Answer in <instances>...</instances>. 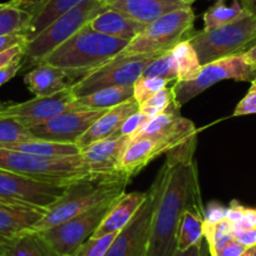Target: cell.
<instances>
[{"mask_svg":"<svg viewBox=\"0 0 256 256\" xmlns=\"http://www.w3.org/2000/svg\"><path fill=\"white\" fill-rule=\"evenodd\" d=\"M162 154H167V148L160 141L150 138L130 140L116 171L131 178Z\"/></svg>","mask_w":256,"mask_h":256,"instance_id":"ffe728a7","label":"cell"},{"mask_svg":"<svg viewBox=\"0 0 256 256\" xmlns=\"http://www.w3.org/2000/svg\"><path fill=\"white\" fill-rule=\"evenodd\" d=\"M120 198L103 201L49 230L40 231L42 236L59 256H73L80 245L92 238Z\"/></svg>","mask_w":256,"mask_h":256,"instance_id":"30bf717a","label":"cell"},{"mask_svg":"<svg viewBox=\"0 0 256 256\" xmlns=\"http://www.w3.org/2000/svg\"><path fill=\"white\" fill-rule=\"evenodd\" d=\"M174 256H204L202 252V242H198L196 245L191 246L184 251L177 250Z\"/></svg>","mask_w":256,"mask_h":256,"instance_id":"681fc988","label":"cell"},{"mask_svg":"<svg viewBox=\"0 0 256 256\" xmlns=\"http://www.w3.org/2000/svg\"><path fill=\"white\" fill-rule=\"evenodd\" d=\"M140 104L134 98L126 100L116 107L110 108L103 113L100 118H98L92 127L80 137L77 141V146L80 147V151L86 147L90 146L92 144L102 140L112 138L113 134L120 130L122 123L127 120L128 117L134 113L138 112Z\"/></svg>","mask_w":256,"mask_h":256,"instance_id":"e0dca14e","label":"cell"},{"mask_svg":"<svg viewBox=\"0 0 256 256\" xmlns=\"http://www.w3.org/2000/svg\"><path fill=\"white\" fill-rule=\"evenodd\" d=\"M6 256H59L38 231L29 230L9 238Z\"/></svg>","mask_w":256,"mask_h":256,"instance_id":"484cf974","label":"cell"},{"mask_svg":"<svg viewBox=\"0 0 256 256\" xmlns=\"http://www.w3.org/2000/svg\"><path fill=\"white\" fill-rule=\"evenodd\" d=\"M182 2H184V3L186 4V6H191V4L194 3L195 0H182Z\"/></svg>","mask_w":256,"mask_h":256,"instance_id":"db71d44e","label":"cell"},{"mask_svg":"<svg viewBox=\"0 0 256 256\" xmlns=\"http://www.w3.org/2000/svg\"><path fill=\"white\" fill-rule=\"evenodd\" d=\"M88 26L96 32L113 36V38L123 39L128 43L138 33L144 30L146 26L134 20L130 16L113 9L107 8L104 12L98 14L96 18L88 23Z\"/></svg>","mask_w":256,"mask_h":256,"instance_id":"603a6c76","label":"cell"},{"mask_svg":"<svg viewBox=\"0 0 256 256\" xmlns=\"http://www.w3.org/2000/svg\"><path fill=\"white\" fill-rule=\"evenodd\" d=\"M248 16L238 0H234L231 6H226L225 0H218L204 14V29L220 28Z\"/></svg>","mask_w":256,"mask_h":256,"instance_id":"f546056e","label":"cell"},{"mask_svg":"<svg viewBox=\"0 0 256 256\" xmlns=\"http://www.w3.org/2000/svg\"><path fill=\"white\" fill-rule=\"evenodd\" d=\"M245 12L250 16H256V0H238Z\"/></svg>","mask_w":256,"mask_h":256,"instance_id":"f907efd6","label":"cell"},{"mask_svg":"<svg viewBox=\"0 0 256 256\" xmlns=\"http://www.w3.org/2000/svg\"><path fill=\"white\" fill-rule=\"evenodd\" d=\"M194 24L195 13L191 6L176 9L147 24L144 30L127 44L120 54L134 56L171 50L174 46L187 40L194 34Z\"/></svg>","mask_w":256,"mask_h":256,"instance_id":"52a82bcc","label":"cell"},{"mask_svg":"<svg viewBox=\"0 0 256 256\" xmlns=\"http://www.w3.org/2000/svg\"><path fill=\"white\" fill-rule=\"evenodd\" d=\"M150 120H151V118H150L148 116L144 114V113L140 112V110L134 113V114L130 116V117L122 123L120 130L113 134L112 138H117V137H130V138H131V137L134 136V134H136Z\"/></svg>","mask_w":256,"mask_h":256,"instance_id":"74e56055","label":"cell"},{"mask_svg":"<svg viewBox=\"0 0 256 256\" xmlns=\"http://www.w3.org/2000/svg\"><path fill=\"white\" fill-rule=\"evenodd\" d=\"M232 224L228 220H222L218 224H205L204 222V238H206L208 245V252L212 254L216 248L228 242L232 235Z\"/></svg>","mask_w":256,"mask_h":256,"instance_id":"d6a6232c","label":"cell"},{"mask_svg":"<svg viewBox=\"0 0 256 256\" xmlns=\"http://www.w3.org/2000/svg\"><path fill=\"white\" fill-rule=\"evenodd\" d=\"M228 208L218 201H211L206 208H204V222L205 224H218L220 221L226 220Z\"/></svg>","mask_w":256,"mask_h":256,"instance_id":"ab89813d","label":"cell"},{"mask_svg":"<svg viewBox=\"0 0 256 256\" xmlns=\"http://www.w3.org/2000/svg\"><path fill=\"white\" fill-rule=\"evenodd\" d=\"M22 68H23V56H18L13 63L9 64L8 67L2 68L0 70V87L8 83L10 80H13Z\"/></svg>","mask_w":256,"mask_h":256,"instance_id":"b9f144b4","label":"cell"},{"mask_svg":"<svg viewBox=\"0 0 256 256\" xmlns=\"http://www.w3.org/2000/svg\"><path fill=\"white\" fill-rule=\"evenodd\" d=\"M82 2L83 0H46L43 6L36 9V13L32 16V20L26 33L28 42L36 38L56 19L72 10ZM102 2H107V0H102Z\"/></svg>","mask_w":256,"mask_h":256,"instance_id":"d4e9b609","label":"cell"},{"mask_svg":"<svg viewBox=\"0 0 256 256\" xmlns=\"http://www.w3.org/2000/svg\"><path fill=\"white\" fill-rule=\"evenodd\" d=\"M161 53L118 54L100 67L88 72L72 87L74 98L84 97L96 90L110 87H128L134 86L144 73V68Z\"/></svg>","mask_w":256,"mask_h":256,"instance_id":"ba28073f","label":"cell"},{"mask_svg":"<svg viewBox=\"0 0 256 256\" xmlns=\"http://www.w3.org/2000/svg\"><path fill=\"white\" fill-rule=\"evenodd\" d=\"M246 250L245 246L241 242H238L235 238H230L228 242L224 244L218 248H216L211 256H240L244 251Z\"/></svg>","mask_w":256,"mask_h":256,"instance_id":"60d3db41","label":"cell"},{"mask_svg":"<svg viewBox=\"0 0 256 256\" xmlns=\"http://www.w3.org/2000/svg\"><path fill=\"white\" fill-rule=\"evenodd\" d=\"M164 174L166 166L164 164L147 191V198L144 205L137 211L131 222L116 235L104 256H144L151 231L152 215L164 184Z\"/></svg>","mask_w":256,"mask_h":256,"instance_id":"8fae6325","label":"cell"},{"mask_svg":"<svg viewBox=\"0 0 256 256\" xmlns=\"http://www.w3.org/2000/svg\"><path fill=\"white\" fill-rule=\"evenodd\" d=\"M142 76L144 77L161 78V80H166L168 82L177 80L176 63H174L171 50L158 54L154 60L150 62L147 67L144 68Z\"/></svg>","mask_w":256,"mask_h":256,"instance_id":"1f68e13d","label":"cell"},{"mask_svg":"<svg viewBox=\"0 0 256 256\" xmlns=\"http://www.w3.org/2000/svg\"><path fill=\"white\" fill-rule=\"evenodd\" d=\"M171 53L176 63V82H188L195 80L202 70V64L188 39L174 46L171 49Z\"/></svg>","mask_w":256,"mask_h":256,"instance_id":"f1b7e54d","label":"cell"},{"mask_svg":"<svg viewBox=\"0 0 256 256\" xmlns=\"http://www.w3.org/2000/svg\"><path fill=\"white\" fill-rule=\"evenodd\" d=\"M255 78L256 68L246 60L242 53L235 54L202 66V70L195 80L188 82H176L172 87V92L174 100L181 107L218 82H251Z\"/></svg>","mask_w":256,"mask_h":256,"instance_id":"9c48e42d","label":"cell"},{"mask_svg":"<svg viewBox=\"0 0 256 256\" xmlns=\"http://www.w3.org/2000/svg\"><path fill=\"white\" fill-rule=\"evenodd\" d=\"M242 54H244V56H245L246 60H248V63L252 66V67L256 68V44H255V46H251L248 50L244 52Z\"/></svg>","mask_w":256,"mask_h":256,"instance_id":"816d5d0a","label":"cell"},{"mask_svg":"<svg viewBox=\"0 0 256 256\" xmlns=\"http://www.w3.org/2000/svg\"><path fill=\"white\" fill-rule=\"evenodd\" d=\"M147 198V191L146 192H130V194H123L106 218L103 222L100 224V228L96 230L92 238H100V236L108 235V234H118L120 230L126 228L128 224L131 222L132 218L137 214V211L141 208L144 202Z\"/></svg>","mask_w":256,"mask_h":256,"instance_id":"44dd1931","label":"cell"},{"mask_svg":"<svg viewBox=\"0 0 256 256\" xmlns=\"http://www.w3.org/2000/svg\"><path fill=\"white\" fill-rule=\"evenodd\" d=\"M74 100L70 87L49 97H36L20 103L0 102V118L14 120L29 130L33 126L70 110V104Z\"/></svg>","mask_w":256,"mask_h":256,"instance_id":"9a60e30c","label":"cell"},{"mask_svg":"<svg viewBox=\"0 0 256 256\" xmlns=\"http://www.w3.org/2000/svg\"><path fill=\"white\" fill-rule=\"evenodd\" d=\"M232 228L234 231L256 228V208H246L241 220L238 224H235V225H232Z\"/></svg>","mask_w":256,"mask_h":256,"instance_id":"ee69618b","label":"cell"},{"mask_svg":"<svg viewBox=\"0 0 256 256\" xmlns=\"http://www.w3.org/2000/svg\"><path fill=\"white\" fill-rule=\"evenodd\" d=\"M26 44L16 46H13V48H9V49H6V50L2 52V53H0V70H2V68L8 67L9 64L13 63V62L16 60L18 56H24Z\"/></svg>","mask_w":256,"mask_h":256,"instance_id":"7bdbcfd3","label":"cell"},{"mask_svg":"<svg viewBox=\"0 0 256 256\" xmlns=\"http://www.w3.org/2000/svg\"><path fill=\"white\" fill-rule=\"evenodd\" d=\"M30 20L32 14L29 12L13 6L10 2L0 3V36L16 33L26 34Z\"/></svg>","mask_w":256,"mask_h":256,"instance_id":"4dcf8cb0","label":"cell"},{"mask_svg":"<svg viewBox=\"0 0 256 256\" xmlns=\"http://www.w3.org/2000/svg\"><path fill=\"white\" fill-rule=\"evenodd\" d=\"M128 144L130 137L102 140L83 148L80 157L93 174H113Z\"/></svg>","mask_w":256,"mask_h":256,"instance_id":"ac0fdd59","label":"cell"},{"mask_svg":"<svg viewBox=\"0 0 256 256\" xmlns=\"http://www.w3.org/2000/svg\"><path fill=\"white\" fill-rule=\"evenodd\" d=\"M127 44V40L93 30L87 24L49 53L39 64L90 72L122 53Z\"/></svg>","mask_w":256,"mask_h":256,"instance_id":"3957f363","label":"cell"},{"mask_svg":"<svg viewBox=\"0 0 256 256\" xmlns=\"http://www.w3.org/2000/svg\"><path fill=\"white\" fill-rule=\"evenodd\" d=\"M70 184L43 181L0 168V201L48 210Z\"/></svg>","mask_w":256,"mask_h":256,"instance_id":"7c38bea8","label":"cell"},{"mask_svg":"<svg viewBox=\"0 0 256 256\" xmlns=\"http://www.w3.org/2000/svg\"><path fill=\"white\" fill-rule=\"evenodd\" d=\"M256 113V78L251 80V86L248 88V93L245 97L238 103L235 110H234V117H238V116H248V114H255Z\"/></svg>","mask_w":256,"mask_h":256,"instance_id":"f35d334b","label":"cell"},{"mask_svg":"<svg viewBox=\"0 0 256 256\" xmlns=\"http://www.w3.org/2000/svg\"><path fill=\"white\" fill-rule=\"evenodd\" d=\"M46 2V0H10V3L13 4V6L29 12V13L32 14V16L36 13V9H38L39 6H43Z\"/></svg>","mask_w":256,"mask_h":256,"instance_id":"c3c4849f","label":"cell"},{"mask_svg":"<svg viewBox=\"0 0 256 256\" xmlns=\"http://www.w3.org/2000/svg\"><path fill=\"white\" fill-rule=\"evenodd\" d=\"M88 72L64 70L48 64H39L24 77L28 90L36 97H49L73 87Z\"/></svg>","mask_w":256,"mask_h":256,"instance_id":"2e32d148","label":"cell"},{"mask_svg":"<svg viewBox=\"0 0 256 256\" xmlns=\"http://www.w3.org/2000/svg\"><path fill=\"white\" fill-rule=\"evenodd\" d=\"M234 238L242 244L245 248L256 245V228H250V230H238L232 232Z\"/></svg>","mask_w":256,"mask_h":256,"instance_id":"bcb514c9","label":"cell"},{"mask_svg":"<svg viewBox=\"0 0 256 256\" xmlns=\"http://www.w3.org/2000/svg\"><path fill=\"white\" fill-rule=\"evenodd\" d=\"M0 147L16 150V151L24 152V154H34V156L48 157V158L74 157L80 154V148L77 146V144H59V142L44 141V140L36 138Z\"/></svg>","mask_w":256,"mask_h":256,"instance_id":"4316f807","label":"cell"},{"mask_svg":"<svg viewBox=\"0 0 256 256\" xmlns=\"http://www.w3.org/2000/svg\"><path fill=\"white\" fill-rule=\"evenodd\" d=\"M240 256H256V245L246 248V250Z\"/></svg>","mask_w":256,"mask_h":256,"instance_id":"f5cc1de1","label":"cell"},{"mask_svg":"<svg viewBox=\"0 0 256 256\" xmlns=\"http://www.w3.org/2000/svg\"><path fill=\"white\" fill-rule=\"evenodd\" d=\"M168 80H161V78H152V77H141L134 82V98L138 102V104L144 103L152 96L158 93L164 88L167 87Z\"/></svg>","mask_w":256,"mask_h":256,"instance_id":"d590c367","label":"cell"},{"mask_svg":"<svg viewBox=\"0 0 256 256\" xmlns=\"http://www.w3.org/2000/svg\"><path fill=\"white\" fill-rule=\"evenodd\" d=\"M28 42V38L24 33L9 34V36H0V53L9 48H13L16 46L26 44Z\"/></svg>","mask_w":256,"mask_h":256,"instance_id":"f6af8a7d","label":"cell"},{"mask_svg":"<svg viewBox=\"0 0 256 256\" xmlns=\"http://www.w3.org/2000/svg\"><path fill=\"white\" fill-rule=\"evenodd\" d=\"M107 9L102 0H83L76 8L63 14L49 24L36 38L26 42L23 56V66L29 64L36 67L49 53L60 44L74 36L78 30L87 26L93 18Z\"/></svg>","mask_w":256,"mask_h":256,"instance_id":"5b68a950","label":"cell"},{"mask_svg":"<svg viewBox=\"0 0 256 256\" xmlns=\"http://www.w3.org/2000/svg\"><path fill=\"white\" fill-rule=\"evenodd\" d=\"M204 240V208L184 211L177 234V250L184 251Z\"/></svg>","mask_w":256,"mask_h":256,"instance_id":"83f0119b","label":"cell"},{"mask_svg":"<svg viewBox=\"0 0 256 256\" xmlns=\"http://www.w3.org/2000/svg\"><path fill=\"white\" fill-rule=\"evenodd\" d=\"M245 206L241 205L238 201H232L230 204V206L228 208V215H226V220L230 221L232 225L238 224V221L242 218L244 212H245Z\"/></svg>","mask_w":256,"mask_h":256,"instance_id":"7dc6e473","label":"cell"},{"mask_svg":"<svg viewBox=\"0 0 256 256\" xmlns=\"http://www.w3.org/2000/svg\"><path fill=\"white\" fill-rule=\"evenodd\" d=\"M106 6L144 26L176 9L187 6L182 0H107Z\"/></svg>","mask_w":256,"mask_h":256,"instance_id":"d6986e66","label":"cell"},{"mask_svg":"<svg viewBox=\"0 0 256 256\" xmlns=\"http://www.w3.org/2000/svg\"><path fill=\"white\" fill-rule=\"evenodd\" d=\"M0 168L56 184H70L93 174L80 154L48 158L4 147H0Z\"/></svg>","mask_w":256,"mask_h":256,"instance_id":"277c9868","label":"cell"},{"mask_svg":"<svg viewBox=\"0 0 256 256\" xmlns=\"http://www.w3.org/2000/svg\"><path fill=\"white\" fill-rule=\"evenodd\" d=\"M172 100H174L172 88L166 87L162 90H160L158 93H156L154 96H152L151 98L144 100V103H141L140 104V112L148 116L150 118H154L156 116L164 113L168 108V106L171 104Z\"/></svg>","mask_w":256,"mask_h":256,"instance_id":"e575fe53","label":"cell"},{"mask_svg":"<svg viewBox=\"0 0 256 256\" xmlns=\"http://www.w3.org/2000/svg\"><path fill=\"white\" fill-rule=\"evenodd\" d=\"M117 234H108L100 238H90L80 246L73 256H104Z\"/></svg>","mask_w":256,"mask_h":256,"instance_id":"8d00e7d4","label":"cell"},{"mask_svg":"<svg viewBox=\"0 0 256 256\" xmlns=\"http://www.w3.org/2000/svg\"><path fill=\"white\" fill-rule=\"evenodd\" d=\"M131 98H134V86L103 88L84 97L76 98L70 110H110Z\"/></svg>","mask_w":256,"mask_h":256,"instance_id":"cb8c5ba5","label":"cell"},{"mask_svg":"<svg viewBox=\"0 0 256 256\" xmlns=\"http://www.w3.org/2000/svg\"><path fill=\"white\" fill-rule=\"evenodd\" d=\"M107 110H70L29 128L36 140L77 144Z\"/></svg>","mask_w":256,"mask_h":256,"instance_id":"5bb4252c","label":"cell"},{"mask_svg":"<svg viewBox=\"0 0 256 256\" xmlns=\"http://www.w3.org/2000/svg\"><path fill=\"white\" fill-rule=\"evenodd\" d=\"M188 40L202 66L225 56L241 54L256 44V16L248 14L220 28L202 29L192 34Z\"/></svg>","mask_w":256,"mask_h":256,"instance_id":"8992f818","label":"cell"},{"mask_svg":"<svg viewBox=\"0 0 256 256\" xmlns=\"http://www.w3.org/2000/svg\"><path fill=\"white\" fill-rule=\"evenodd\" d=\"M198 138L167 152L166 174L154 205L144 256H174L184 211L202 208L195 150Z\"/></svg>","mask_w":256,"mask_h":256,"instance_id":"6da1fadb","label":"cell"},{"mask_svg":"<svg viewBox=\"0 0 256 256\" xmlns=\"http://www.w3.org/2000/svg\"><path fill=\"white\" fill-rule=\"evenodd\" d=\"M46 210L0 201V236H13L32 230Z\"/></svg>","mask_w":256,"mask_h":256,"instance_id":"7402d4cb","label":"cell"},{"mask_svg":"<svg viewBox=\"0 0 256 256\" xmlns=\"http://www.w3.org/2000/svg\"><path fill=\"white\" fill-rule=\"evenodd\" d=\"M130 180L120 172H113L93 174L70 182L62 198L46 210L32 230L38 232L49 230L103 201L120 198Z\"/></svg>","mask_w":256,"mask_h":256,"instance_id":"7a4b0ae2","label":"cell"},{"mask_svg":"<svg viewBox=\"0 0 256 256\" xmlns=\"http://www.w3.org/2000/svg\"><path fill=\"white\" fill-rule=\"evenodd\" d=\"M180 106L174 98L166 110L151 118L144 127L130 140H156L166 146L167 152L184 146L187 142L198 138V130L194 122L180 113Z\"/></svg>","mask_w":256,"mask_h":256,"instance_id":"4fadbf2b","label":"cell"},{"mask_svg":"<svg viewBox=\"0 0 256 256\" xmlns=\"http://www.w3.org/2000/svg\"><path fill=\"white\" fill-rule=\"evenodd\" d=\"M36 140L28 128L9 118H0V146Z\"/></svg>","mask_w":256,"mask_h":256,"instance_id":"836d02e7","label":"cell"}]
</instances>
